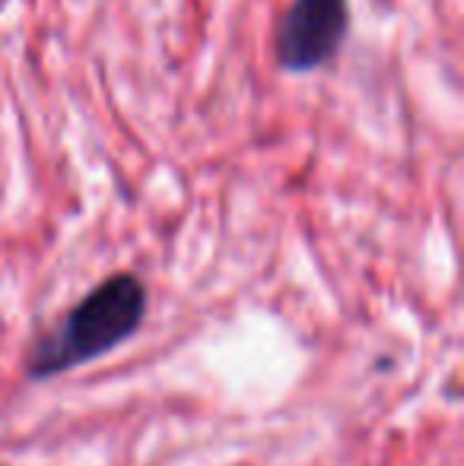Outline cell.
I'll list each match as a JSON object with an SVG mask.
<instances>
[{
	"mask_svg": "<svg viewBox=\"0 0 464 466\" xmlns=\"http://www.w3.org/2000/svg\"><path fill=\"white\" fill-rule=\"evenodd\" d=\"M147 311V289L130 273H118L96 286L51 337L38 339L29 356V378H51L74 365L93 362L115 350L140 327Z\"/></svg>",
	"mask_w": 464,
	"mask_h": 466,
	"instance_id": "6da1fadb",
	"label": "cell"
},
{
	"mask_svg": "<svg viewBox=\"0 0 464 466\" xmlns=\"http://www.w3.org/2000/svg\"><path fill=\"white\" fill-rule=\"evenodd\" d=\"M347 19V0H293L280 29V64L296 74L322 67L341 48Z\"/></svg>",
	"mask_w": 464,
	"mask_h": 466,
	"instance_id": "7a4b0ae2",
	"label": "cell"
}]
</instances>
